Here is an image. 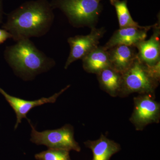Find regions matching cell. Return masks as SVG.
I'll use <instances>...</instances> for the list:
<instances>
[{"label": "cell", "mask_w": 160, "mask_h": 160, "mask_svg": "<svg viewBox=\"0 0 160 160\" xmlns=\"http://www.w3.org/2000/svg\"><path fill=\"white\" fill-rule=\"evenodd\" d=\"M52 9L46 0L27 2L8 15L2 27L16 42L43 36L50 30L53 23Z\"/></svg>", "instance_id": "cell-1"}, {"label": "cell", "mask_w": 160, "mask_h": 160, "mask_svg": "<svg viewBox=\"0 0 160 160\" xmlns=\"http://www.w3.org/2000/svg\"><path fill=\"white\" fill-rule=\"evenodd\" d=\"M4 58L15 73L26 81L32 79L55 65L54 60L39 50L29 39L19 40L15 45L7 46Z\"/></svg>", "instance_id": "cell-2"}, {"label": "cell", "mask_w": 160, "mask_h": 160, "mask_svg": "<svg viewBox=\"0 0 160 160\" xmlns=\"http://www.w3.org/2000/svg\"><path fill=\"white\" fill-rule=\"evenodd\" d=\"M160 79V62L150 66L142 62L138 57L122 76L119 96L127 97L133 93H155Z\"/></svg>", "instance_id": "cell-3"}, {"label": "cell", "mask_w": 160, "mask_h": 160, "mask_svg": "<svg viewBox=\"0 0 160 160\" xmlns=\"http://www.w3.org/2000/svg\"><path fill=\"white\" fill-rule=\"evenodd\" d=\"M50 5L53 9H61L72 26L78 28L95 27L102 9L97 0H53Z\"/></svg>", "instance_id": "cell-4"}, {"label": "cell", "mask_w": 160, "mask_h": 160, "mask_svg": "<svg viewBox=\"0 0 160 160\" xmlns=\"http://www.w3.org/2000/svg\"><path fill=\"white\" fill-rule=\"evenodd\" d=\"M29 121L32 128L30 141L37 145H44L49 149H59L70 151H81L78 143L75 140L74 129L69 124H66L60 129L37 131Z\"/></svg>", "instance_id": "cell-5"}, {"label": "cell", "mask_w": 160, "mask_h": 160, "mask_svg": "<svg viewBox=\"0 0 160 160\" xmlns=\"http://www.w3.org/2000/svg\"><path fill=\"white\" fill-rule=\"evenodd\" d=\"M160 104L155 93L139 94L133 98V111L129 121L136 130L142 131L149 125L159 123Z\"/></svg>", "instance_id": "cell-6"}, {"label": "cell", "mask_w": 160, "mask_h": 160, "mask_svg": "<svg viewBox=\"0 0 160 160\" xmlns=\"http://www.w3.org/2000/svg\"><path fill=\"white\" fill-rule=\"evenodd\" d=\"M90 33L86 35H77L68 39L70 53L65 64V69L75 61L82 59L89 52L98 46L100 40L105 32V28H91Z\"/></svg>", "instance_id": "cell-7"}, {"label": "cell", "mask_w": 160, "mask_h": 160, "mask_svg": "<svg viewBox=\"0 0 160 160\" xmlns=\"http://www.w3.org/2000/svg\"><path fill=\"white\" fill-rule=\"evenodd\" d=\"M68 85L65 88L62 89L59 92L55 93L50 97L42 98L40 99L35 101H27L21 99L20 98L15 97L10 95L6 92L2 88H0V93L3 95L6 101L9 103L12 109L14 110L16 114L17 122L15 126V129L17 128L19 124L22 122L23 118H27V114L32 109L37 106H41L46 103H53L55 102L59 96L64 92L70 87ZM29 120V119H28Z\"/></svg>", "instance_id": "cell-8"}, {"label": "cell", "mask_w": 160, "mask_h": 160, "mask_svg": "<svg viewBox=\"0 0 160 160\" xmlns=\"http://www.w3.org/2000/svg\"><path fill=\"white\" fill-rule=\"evenodd\" d=\"M153 34L148 40L140 41L134 46L138 50L137 57L148 66L160 62V22L153 25Z\"/></svg>", "instance_id": "cell-9"}, {"label": "cell", "mask_w": 160, "mask_h": 160, "mask_svg": "<svg viewBox=\"0 0 160 160\" xmlns=\"http://www.w3.org/2000/svg\"><path fill=\"white\" fill-rule=\"evenodd\" d=\"M153 26V25H152L119 28L114 32L104 47L108 50L119 45L134 46L140 41L145 40L147 37V32Z\"/></svg>", "instance_id": "cell-10"}, {"label": "cell", "mask_w": 160, "mask_h": 160, "mask_svg": "<svg viewBox=\"0 0 160 160\" xmlns=\"http://www.w3.org/2000/svg\"><path fill=\"white\" fill-rule=\"evenodd\" d=\"M108 51L111 67L122 74L129 69L137 58L136 48L133 46L117 45Z\"/></svg>", "instance_id": "cell-11"}, {"label": "cell", "mask_w": 160, "mask_h": 160, "mask_svg": "<svg viewBox=\"0 0 160 160\" xmlns=\"http://www.w3.org/2000/svg\"><path fill=\"white\" fill-rule=\"evenodd\" d=\"M84 144L92 151V160H110L112 156L121 149L119 144L109 139L103 134L98 139L88 140Z\"/></svg>", "instance_id": "cell-12"}, {"label": "cell", "mask_w": 160, "mask_h": 160, "mask_svg": "<svg viewBox=\"0 0 160 160\" xmlns=\"http://www.w3.org/2000/svg\"><path fill=\"white\" fill-rule=\"evenodd\" d=\"M82 60L83 69L88 73L97 74L103 69L111 67L108 50L104 46H98Z\"/></svg>", "instance_id": "cell-13"}, {"label": "cell", "mask_w": 160, "mask_h": 160, "mask_svg": "<svg viewBox=\"0 0 160 160\" xmlns=\"http://www.w3.org/2000/svg\"><path fill=\"white\" fill-rule=\"evenodd\" d=\"M97 75L102 90L112 97L119 96L122 87V73L109 67L100 71Z\"/></svg>", "instance_id": "cell-14"}, {"label": "cell", "mask_w": 160, "mask_h": 160, "mask_svg": "<svg viewBox=\"0 0 160 160\" xmlns=\"http://www.w3.org/2000/svg\"><path fill=\"white\" fill-rule=\"evenodd\" d=\"M110 2L115 8L120 28L140 26L132 17L127 7V0H110Z\"/></svg>", "instance_id": "cell-15"}, {"label": "cell", "mask_w": 160, "mask_h": 160, "mask_svg": "<svg viewBox=\"0 0 160 160\" xmlns=\"http://www.w3.org/2000/svg\"><path fill=\"white\" fill-rule=\"evenodd\" d=\"M38 160H71L69 151L63 149H49L36 154Z\"/></svg>", "instance_id": "cell-16"}, {"label": "cell", "mask_w": 160, "mask_h": 160, "mask_svg": "<svg viewBox=\"0 0 160 160\" xmlns=\"http://www.w3.org/2000/svg\"><path fill=\"white\" fill-rule=\"evenodd\" d=\"M9 38H12L11 34L5 29H0V45Z\"/></svg>", "instance_id": "cell-17"}, {"label": "cell", "mask_w": 160, "mask_h": 160, "mask_svg": "<svg viewBox=\"0 0 160 160\" xmlns=\"http://www.w3.org/2000/svg\"><path fill=\"white\" fill-rule=\"evenodd\" d=\"M3 14L2 3V0H0V25L2 22Z\"/></svg>", "instance_id": "cell-18"}, {"label": "cell", "mask_w": 160, "mask_h": 160, "mask_svg": "<svg viewBox=\"0 0 160 160\" xmlns=\"http://www.w3.org/2000/svg\"><path fill=\"white\" fill-rule=\"evenodd\" d=\"M97 1H99V2H100V1H101V0H97Z\"/></svg>", "instance_id": "cell-19"}]
</instances>
